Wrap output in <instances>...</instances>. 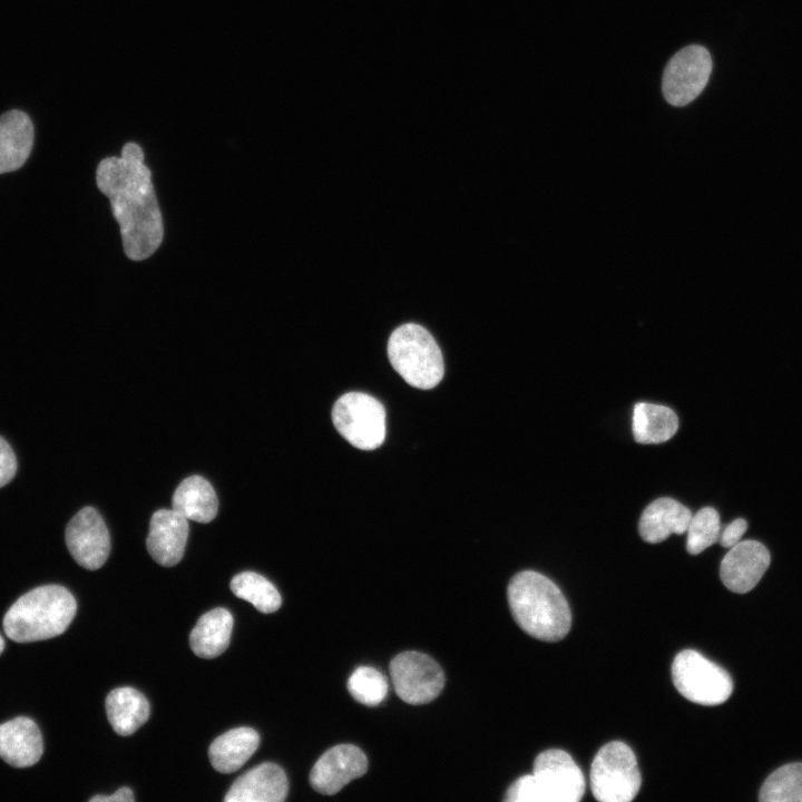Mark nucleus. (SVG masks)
<instances>
[{
  "label": "nucleus",
  "instance_id": "obj_17",
  "mask_svg": "<svg viewBox=\"0 0 802 802\" xmlns=\"http://www.w3.org/2000/svg\"><path fill=\"white\" fill-rule=\"evenodd\" d=\"M33 125L21 110L0 116V174L19 169L28 159L33 146Z\"/></svg>",
  "mask_w": 802,
  "mask_h": 802
},
{
  "label": "nucleus",
  "instance_id": "obj_5",
  "mask_svg": "<svg viewBox=\"0 0 802 802\" xmlns=\"http://www.w3.org/2000/svg\"><path fill=\"white\" fill-rule=\"evenodd\" d=\"M388 356L403 380L421 390L434 388L444 373L437 342L428 330L415 323H405L392 332Z\"/></svg>",
  "mask_w": 802,
  "mask_h": 802
},
{
  "label": "nucleus",
  "instance_id": "obj_14",
  "mask_svg": "<svg viewBox=\"0 0 802 802\" xmlns=\"http://www.w3.org/2000/svg\"><path fill=\"white\" fill-rule=\"evenodd\" d=\"M187 520L173 508L154 512L146 542L148 552L156 563L172 567L180 561L188 537Z\"/></svg>",
  "mask_w": 802,
  "mask_h": 802
},
{
  "label": "nucleus",
  "instance_id": "obj_2",
  "mask_svg": "<svg viewBox=\"0 0 802 802\" xmlns=\"http://www.w3.org/2000/svg\"><path fill=\"white\" fill-rule=\"evenodd\" d=\"M511 614L528 635L545 642L563 639L571 626L569 605L548 577L534 570L516 574L507 589Z\"/></svg>",
  "mask_w": 802,
  "mask_h": 802
},
{
  "label": "nucleus",
  "instance_id": "obj_26",
  "mask_svg": "<svg viewBox=\"0 0 802 802\" xmlns=\"http://www.w3.org/2000/svg\"><path fill=\"white\" fill-rule=\"evenodd\" d=\"M721 534L718 512L712 507H704L692 515L686 530V549L691 555H698L716 541Z\"/></svg>",
  "mask_w": 802,
  "mask_h": 802
},
{
  "label": "nucleus",
  "instance_id": "obj_25",
  "mask_svg": "<svg viewBox=\"0 0 802 802\" xmlns=\"http://www.w3.org/2000/svg\"><path fill=\"white\" fill-rule=\"evenodd\" d=\"M762 802H802V763L775 770L760 790Z\"/></svg>",
  "mask_w": 802,
  "mask_h": 802
},
{
  "label": "nucleus",
  "instance_id": "obj_20",
  "mask_svg": "<svg viewBox=\"0 0 802 802\" xmlns=\"http://www.w3.org/2000/svg\"><path fill=\"white\" fill-rule=\"evenodd\" d=\"M233 616L222 607L199 617L189 635V646L202 658H214L226 651L233 630Z\"/></svg>",
  "mask_w": 802,
  "mask_h": 802
},
{
  "label": "nucleus",
  "instance_id": "obj_13",
  "mask_svg": "<svg viewBox=\"0 0 802 802\" xmlns=\"http://www.w3.org/2000/svg\"><path fill=\"white\" fill-rule=\"evenodd\" d=\"M770 552L756 540L740 541L721 561L720 576L727 589L744 594L753 589L770 566Z\"/></svg>",
  "mask_w": 802,
  "mask_h": 802
},
{
  "label": "nucleus",
  "instance_id": "obj_31",
  "mask_svg": "<svg viewBox=\"0 0 802 802\" xmlns=\"http://www.w3.org/2000/svg\"><path fill=\"white\" fill-rule=\"evenodd\" d=\"M3 648H4V640H3L2 636L0 635V654L2 653Z\"/></svg>",
  "mask_w": 802,
  "mask_h": 802
},
{
  "label": "nucleus",
  "instance_id": "obj_15",
  "mask_svg": "<svg viewBox=\"0 0 802 802\" xmlns=\"http://www.w3.org/2000/svg\"><path fill=\"white\" fill-rule=\"evenodd\" d=\"M288 792L283 769L265 762L237 777L227 791L225 802H282Z\"/></svg>",
  "mask_w": 802,
  "mask_h": 802
},
{
  "label": "nucleus",
  "instance_id": "obj_9",
  "mask_svg": "<svg viewBox=\"0 0 802 802\" xmlns=\"http://www.w3.org/2000/svg\"><path fill=\"white\" fill-rule=\"evenodd\" d=\"M390 674L397 695L409 704H424L434 700L444 686L440 665L429 655L409 651L390 663Z\"/></svg>",
  "mask_w": 802,
  "mask_h": 802
},
{
  "label": "nucleus",
  "instance_id": "obj_23",
  "mask_svg": "<svg viewBox=\"0 0 802 802\" xmlns=\"http://www.w3.org/2000/svg\"><path fill=\"white\" fill-rule=\"evenodd\" d=\"M677 428L678 419L671 408L647 402L634 405L632 430L636 442H665L676 433Z\"/></svg>",
  "mask_w": 802,
  "mask_h": 802
},
{
  "label": "nucleus",
  "instance_id": "obj_21",
  "mask_svg": "<svg viewBox=\"0 0 802 802\" xmlns=\"http://www.w3.org/2000/svg\"><path fill=\"white\" fill-rule=\"evenodd\" d=\"M149 703L136 688L124 686L106 697V712L114 731L127 736L135 733L149 717Z\"/></svg>",
  "mask_w": 802,
  "mask_h": 802
},
{
  "label": "nucleus",
  "instance_id": "obj_6",
  "mask_svg": "<svg viewBox=\"0 0 802 802\" xmlns=\"http://www.w3.org/2000/svg\"><path fill=\"white\" fill-rule=\"evenodd\" d=\"M590 790L600 802H629L642 784L637 760L632 749L613 741L595 755L590 767Z\"/></svg>",
  "mask_w": 802,
  "mask_h": 802
},
{
  "label": "nucleus",
  "instance_id": "obj_18",
  "mask_svg": "<svg viewBox=\"0 0 802 802\" xmlns=\"http://www.w3.org/2000/svg\"><path fill=\"white\" fill-rule=\"evenodd\" d=\"M691 518L692 511L686 506L672 498H659L643 511L638 531L646 542L657 544L672 534H685Z\"/></svg>",
  "mask_w": 802,
  "mask_h": 802
},
{
  "label": "nucleus",
  "instance_id": "obj_28",
  "mask_svg": "<svg viewBox=\"0 0 802 802\" xmlns=\"http://www.w3.org/2000/svg\"><path fill=\"white\" fill-rule=\"evenodd\" d=\"M17 472V459L9 443L0 437V488L9 483Z\"/></svg>",
  "mask_w": 802,
  "mask_h": 802
},
{
  "label": "nucleus",
  "instance_id": "obj_29",
  "mask_svg": "<svg viewBox=\"0 0 802 802\" xmlns=\"http://www.w3.org/2000/svg\"><path fill=\"white\" fill-rule=\"evenodd\" d=\"M747 529V522L743 518H737L721 530L718 541L723 547L731 548L741 541L742 536Z\"/></svg>",
  "mask_w": 802,
  "mask_h": 802
},
{
  "label": "nucleus",
  "instance_id": "obj_12",
  "mask_svg": "<svg viewBox=\"0 0 802 802\" xmlns=\"http://www.w3.org/2000/svg\"><path fill=\"white\" fill-rule=\"evenodd\" d=\"M366 770L368 759L358 746L339 744L316 761L310 773V783L319 793L332 795Z\"/></svg>",
  "mask_w": 802,
  "mask_h": 802
},
{
  "label": "nucleus",
  "instance_id": "obj_7",
  "mask_svg": "<svg viewBox=\"0 0 802 802\" xmlns=\"http://www.w3.org/2000/svg\"><path fill=\"white\" fill-rule=\"evenodd\" d=\"M672 679L681 695L701 705L722 704L733 692L730 674L694 649H684L675 656Z\"/></svg>",
  "mask_w": 802,
  "mask_h": 802
},
{
  "label": "nucleus",
  "instance_id": "obj_22",
  "mask_svg": "<svg viewBox=\"0 0 802 802\" xmlns=\"http://www.w3.org/2000/svg\"><path fill=\"white\" fill-rule=\"evenodd\" d=\"M172 508L187 519L206 524L216 517L218 500L215 490L205 478L190 476L176 488Z\"/></svg>",
  "mask_w": 802,
  "mask_h": 802
},
{
  "label": "nucleus",
  "instance_id": "obj_11",
  "mask_svg": "<svg viewBox=\"0 0 802 802\" xmlns=\"http://www.w3.org/2000/svg\"><path fill=\"white\" fill-rule=\"evenodd\" d=\"M66 545L78 565L96 570L107 560L110 538L101 516L92 508L85 507L68 522L65 532Z\"/></svg>",
  "mask_w": 802,
  "mask_h": 802
},
{
  "label": "nucleus",
  "instance_id": "obj_30",
  "mask_svg": "<svg viewBox=\"0 0 802 802\" xmlns=\"http://www.w3.org/2000/svg\"><path fill=\"white\" fill-rule=\"evenodd\" d=\"M90 802H134L135 796L131 789L127 786H123L118 789L115 793L111 795H95L90 800Z\"/></svg>",
  "mask_w": 802,
  "mask_h": 802
},
{
  "label": "nucleus",
  "instance_id": "obj_10",
  "mask_svg": "<svg viewBox=\"0 0 802 802\" xmlns=\"http://www.w3.org/2000/svg\"><path fill=\"white\" fill-rule=\"evenodd\" d=\"M712 71V59L706 48L689 45L676 52L667 62L662 90L668 104L682 107L693 101L706 86Z\"/></svg>",
  "mask_w": 802,
  "mask_h": 802
},
{
  "label": "nucleus",
  "instance_id": "obj_27",
  "mask_svg": "<svg viewBox=\"0 0 802 802\" xmlns=\"http://www.w3.org/2000/svg\"><path fill=\"white\" fill-rule=\"evenodd\" d=\"M348 689L353 698L361 704L375 706L385 698L388 682L376 668L360 666L350 675Z\"/></svg>",
  "mask_w": 802,
  "mask_h": 802
},
{
  "label": "nucleus",
  "instance_id": "obj_1",
  "mask_svg": "<svg viewBox=\"0 0 802 802\" xmlns=\"http://www.w3.org/2000/svg\"><path fill=\"white\" fill-rule=\"evenodd\" d=\"M96 180L110 200L127 257L133 261L148 258L159 247L164 227L140 146L127 143L120 157L102 159L97 167Z\"/></svg>",
  "mask_w": 802,
  "mask_h": 802
},
{
  "label": "nucleus",
  "instance_id": "obj_16",
  "mask_svg": "<svg viewBox=\"0 0 802 802\" xmlns=\"http://www.w3.org/2000/svg\"><path fill=\"white\" fill-rule=\"evenodd\" d=\"M43 752L40 730L27 716L0 724V757L14 767L36 764Z\"/></svg>",
  "mask_w": 802,
  "mask_h": 802
},
{
  "label": "nucleus",
  "instance_id": "obj_8",
  "mask_svg": "<svg viewBox=\"0 0 802 802\" xmlns=\"http://www.w3.org/2000/svg\"><path fill=\"white\" fill-rule=\"evenodd\" d=\"M332 421L338 432L362 450L380 447L385 437V411L380 401L362 392H348L333 405Z\"/></svg>",
  "mask_w": 802,
  "mask_h": 802
},
{
  "label": "nucleus",
  "instance_id": "obj_24",
  "mask_svg": "<svg viewBox=\"0 0 802 802\" xmlns=\"http://www.w3.org/2000/svg\"><path fill=\"white\" fill-rule=\"evenodd\" d=\"M231 590L236 597L251 603L264 614L276 612L282 604L276 587L268 579L254 571H243L235 575L231 580Z\"/></svg>",
  "mask_w": 802,
  "mask_h": 802
},
{
  "label": "nucleus",
  "instance_id": "obj_3",
  "mask_svg": "<svg viewBox=\"0 0 802 802\" xmlns=\"http://www.w3.org/2000/svg\"><path fill=\"white\" fill-rule=\"evenodd\" d=\"M77 602L59 585H45L22 595L3 618L6 635L18 643L48 639L62 634L72 622Z\"/></svg>",
  "mask_w": 802,
  "mask_h": 802
},
{
  "label": "nucleus",
  "instance_id": "obj_19",
  "mask_svg": "<svg viewBox=\"0 0 802 802\" xmlns=\"http://www.w3.org/2000/svg\"><path fill=\"white\" fill-rule=\"evenodd\" d=\"M258 744L255 730L246 726L229 730L212 742L208 749L211 764L224 774L235 772L254 754Z\"/></svg>",
  "mask_w": 802,
  "mask_h": 802
},
{
  "label": "nucleus",
  "instance_id": "obj_4",
  "mask_svg": "<svg viewBox=\"0 0 802 802\" xmlns=\"http://www.w3.org/2000/svg\"><path fill=\"white\" fill-rule=\"evenodd\" d=\"M585 777L565 751L550 749L537 755L531 774L517 779L507 790V802H578Z\"/></svg>",
  "mask_w": 802,
  "mask_h": 802
}]
</instances>
